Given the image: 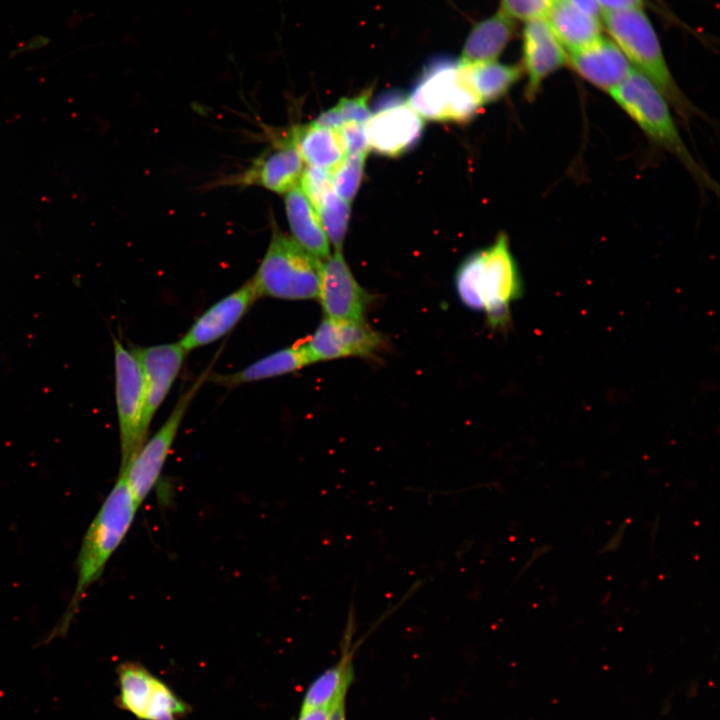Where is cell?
I'll return each instance as SVG.
<instances>
[{
  "label": "cell",
  "instance_id": "1",
  "mask_svg": "<svg viewBox=\"0 0 720 720\" xmlns=\"http://www.w3.org/2000/svg\"><path fill=\"white\" fill-rule=\"evenodd\" d=\"M456 290L466 306L486 314L492 327L507 325L510 305L521 296L523 283L505 234L461 264L456 273Z\"/></svg>",
  "mask_w": 720,
  "mask_h": 720
},
{
  "label": "cell",
  "instance_id": "2",
  "mask_svg": "<svg viewBox=\"0 0 720 720\" xmlns=\"http://www.w3.org/2000/svg\"><path fill=\"white\" fill-rule=\"evenodd\" d=\"M138 504L134 500L123 472L88 527L77 559L74 593L53 635L63 634L90 586L101 576L108 560L128 533Z\"/></svg>",
  "mask_w": 720,
  "mask_h": 720
},
{
  "label": "cell",
  "instance_id": "3",
  "mask_svg": "<svg viewBox=\"0 0 720 720\" xmlns=\"http://www.w3.org/2000/svg\"><path fill=\"white\" fill-rule=\"evenodd\" d=\"M602 19L612 41L633 69L649 79L684 121L696 114L673 79L656 32L642 9L603 12Z\"/></svg>",
  "mask_w": 720,
  "mask_h": 720
},
{
  "label": "cell",
  "instance_id": "4",
  "mask_svg": "<svg viewBox=\"0 0 720 720\" xmlns=\"http://www.w3.org/2000/svg\"><path fill=\"white\" fill-rule=\"evenodd\" d=\"M608 93L650 140L677 158L696 180L710 184L679 132L671 104L649 79L633 69Z\"/></svg>",
  "mask_w": 720,
  "mask_h": 720
},
{
  "label": "cell",
  "instance_id": "5",
  "mask_svg": "<svg viewBox=\"0 0 720 720\" xmlns=\"http://www.w3.org/2000/svg\"><path fill=\"white\" fill-rule=\"evenodd\" d=\"M322 263L293 238L274 231L252 278L258 297L317 299Z\"/></svg>",
  "mask_w": 720,
  "mask_h": 720
},
{
  "label": "cell",
  "instance_id": "6",
  "mask_svg": "<svg viewBox=\"0 0 720 720\" xmlns=\"http://www.w3.org/2000/svg\"><path fill=\"white\" fill-rule=\"evenodd\" d=\"M407 102L422 118L453 122L470 120L483 105L472 88L465 66L452 60L430 64L412 88Z\"/></svg>",
  "mask_w": 720,
  "mask_h": 720
},
{
  "label": "cell",
  "instance_id": "7",
  "mask_svg": "<svg viewBox=\"0 0 720 720\" xmlns=\"http://www.w3.org/2000/svg\"><path fill=\"white\" fill-rule=\"evenodd\" d=\"M114 344L115 396L119 423L121 465L124 468L145 442L141 423L145 404L142 366L132 350L117 338Z\"/></svg>",
  "mask_w": 720,
  "mask_h": 720
},
{
  "label": "cell",
  "instance_id": "8",
  "mask_svg": "<svg viewBox=\"0 0 720 720\" xmlns=\"http://www.w3.org/2000/svg\"><path fill=\"white\" fill-rule=\"evenodd\" d=\"M208 374V372L202 374L180 396L162 426L152 438L143 443L131 461L120 469V472L125 475L129 490L138 506L147 498L159 480L188 407Z\"/></svg>",
  "mask_w": 720,
  "mask_h": 720
},
{
  "label": "cell",
  "instance_id": "9",
  "mask_svg": "<svg viewBox=\"0 0 720 720\" xmlns=\"http://www.w3.org/2000/svg\"><path fill=\"white\" fill-rule=\"evenodd\" d=\"M369 150L397 157L407 152L420 139L423 118L397 95L380 99L375 113L365 122Z\"/></svg>",
  "mask_w": 720,
  "mask_h": 720
},
{
  "label": "cell",
  "instance_id": "10",
  "mask_svg": "<svg viewBox=\"0 0 720 720\" xmlns=\"http://www.w3.org/2000/svg\"><path fill=\"white\" fill-rule=\"evenodd\" d=\"M302 345L313 364L349 356H374L383 349L384 340L364 320L338 321L325 317Z\"/></svg>",
  "mask_w": 720,
  "mask_h": 720
},
{
  "label": "cell",
  "instance_id": "11",
  "mask_svg": "<svg viewBox=\"0 0 720 720\" xmlns=\"http://www.w3.org/2000/svg\"><path fill=\"white\" fill-rule=\"evenodd\" d=\"M319 299L326 318L338 321L364 320L371 297L353 276L341 251L322 263Z\"/></svg>",
  "mask_w": 720,
  "mask_h": 720
},
{
  "label": "cell",
  "instance_id": "12",
  "mask_svg": "<svg viewBox=\"0 0 720 720\" xmlns=\"http://www.w3.org/2000/svg\"><path fill=\"white\" fill-rule=\"evenodd\" d=\"M144 373L145 404L141 434L146 436L151 421L169 394L185 360L187 352L176 343L133 347Z\"/></svg>",
  "mask_w": 720,
  "mask_h": 720
},
{
  "label": "cell",
  "instance_id": "13",
  "mask_svg": "<svg viewBox=\"0 0 720 720\" xmlns=\"http://www.w3.org/2000/svg\"><path fill=\"white\" fill-rule=\"evenodd\" d=\"M258 298L252 279L204 311L178 343L188 353L227 335Z\"/></svg>",
  "mask_w": 720,
  "mask_h": 720
},
{
  "label": "cell",
  "instance_id": "14",
  "mask_svg": "<svg viewBox=\"0 0 720 720\" xmlns=\"http://www.w3.org/2000/svg\"><path fill=\"white\" fill-rule=\"evenodd\" d=\"M567 63V52L545 17L526 22L522 32L521 66L527 75L526 98L534 99L543 82Z\"/></svg>",
  "mask_w": 720,
  "mask_h": 720
},
{
  "label": "cell",
  "instance_id": "15",
  "mask_svg": "<svg viewBox=\"0 0 720 720\" xmlns=\"http://www.w3.org/2000/svg\"><path fill=\"white\" fill-rule=\"evenodd\" d=\"M303 160L288 135L270 152L256 159L237 182L260 185L270 191L287 193L297 187L303 173Z\"/></svg>",
  "mask_w": 720,
  "mask_h": 720
},
{
  "label": "cell",
  "instance_id": "16",
  "mask_svg": "<svg viewBox=\"0 0 720 720\" xmlns=\"http://www.w3.org/2000/svg\"><path fill=\"white\" fill-rule=\"evenodd\" d=\"M567 56V64L580 77L607 93L624 81L633 70L617 45L603 36L588 47Z\"/></svg>",
  "mask_w": 720,
  "mask_h": 720
},
{
  "label": "cell",
  "instance_id": "17",
  "mask_svg": "<svg viewBox=\"0 0 720 720\" xmlns=\"http://www.w3.org/2000/svg\"><path fill=\"white\" fill-rule=\"evenodd\" d=\"M356 629L355 608H349L344 628L341 656L337 664L324 671L309 686L301 707V712L331 706L337 699L346 697L353 680V656L361 641L353 642Z\"/></svg>",
  "mask_w": 720,
  "mask_h": 720
},
{
  "label": "cell",
  "instance_id": "18",
  "mask_svg": "<svg viewBox=\"0 0 720 720\" xmlns=\"http://www.w3.org/2000/svg\"><path fill=\"white\" fill-rule=\"evenodd\" d=\"M310 364L312 363L301 343L272 352L232 373H209L207 380L226 388H234L292 373Z\"/></svg>",
  "mask_w": 720,
  "mask_h": 720
},
{
  "label": "cell",
  "instance_id": "19",
  "mask_svg": "<svg viewBox=\"0 0 720 720\" xmlns=\"http://www.w3.org/2000/svg\"><path fill=\"white\" fill-rule=\"evenodd\" d=\"M545 19L567 54L588 47L602 36L599 18L568 0H552Z\"/></svg>",
  "mask_w": 720,
  "mask_h": 720
},
{
  "label": "cell",
  "instance_id": "20",
  "mask_svg": "<svg viewBox=\"0 0 720 720\" xmlns=\"http://www.w3.org/2000/svg\"><path fill=\"white\" fill-rule=\"evenodd\" d=\"M515 21L501 11L477 22L468 34L459 62L473 65L496 61L512 39Z\"/></svg>",
  "mask_w": 720,
  "mask_h": 720
},
{
  "label": "cell",
  "instance_id": "21",
  "mask_svg": "<svg viewBox=\"0 0 720 720\" xmlns=\"http://www.w3.org/2000/svg\"><path fill=\"white\" fill-rule=\"evenodd\" d=\"M285 209L293 239L314 257L327 259L330 242L316 209L300 187L286 193Z\"/></svg>",
  "mask_w": 720,
  "mask_h": 720
},
{
  "label": "cell",
  "instance_id": "22",
  "mask_svg": "<svg viewBox=\"0 0 720 720\" xmlns=\"http://www.w3.org/2000/svg\"><path fill=\"white\" fill-rule=\"evenodd\" d=\"M289 134L303 162L310 167L332 171L346 156L337 129L311 122L292 128Z\"/></svg>",
  "mask_w": 720,
  "mask_h": 720
},
{
  "label": "cell",
  "instance_id": "23",
  "mask_svg": "<svg viewBox=\"0 0 720 720\" xmlns=\"http://www.w3.org/2000/svg\"><path fill=\"white\" fill-rule=\"evenodd\" d=\"M464 66L472 88L482 104L502 98L523 74L521 66L497 61Z\"/></svg>",
  "mask_w": 720,
  "mask_h": 720
},
{
  "label": "cell",
  "instance_id": "24",
  "mask_svg": "<svg viewBox=\"0 0 720 720\" xmlns=\"http://www.w3.org/2000/svg\"><path fill=\"white\" fill-rule=\"evenodd\" d=\"M121 707L139 719H145L154 682L149 671L136 663H124L118 669Z\"/></svg>",
  "mask_w": 720,
  "mask_h": 720
},
{
  "label": "cell",
  "instance_id": "25",
  "mask_svg": "<svg viewBox=\"0 0 720 720\" xmlns=\"http://www.w3.org/2000/svg\"><path fill=\"white\" fill-rule=\"evenodd\" d=\"M315 209L329 242L336 251H341L350 218V203L331 190Z\"/></svg>",
  "mask_w": 720,
  "mask_h": 720
},
{
  "label": "cell",
  "instance_id": "26",
  "mask_svg": "<svg viewBox=\"0 0 720 720\" xmlns=\"http://www.w3.org/2000/svg\"><path fill=\"white\" fill-rule=\"evenodd\" d=\"M371 92L372 89H367L357 96L340 99L335 106L320 114L314 122L331 129H339L348 123L364 124L372 114L368 107Z\"/></svg>",
  "mask_w": 720,
  "mask_h": 720
},
{
  "label": "cell",
  "instance_id": "27",
  "mask_svg": "<svg viewBox=\"0 0 720 720\" xmlns=\"http://www.w3.org/2000/svg\"><path fill=\"white\" fill-rule=\"evenodd\" d=\"M367 154H347L331 171L334 192L350 203L358 192Z\"/></svg>",
  "mask_w": 720,
  "mask_h": 720
},
{
  "label": "cell",
  "instance_id": "28",
  "mask_svg": "<svg viewBox=\"0 0 720 720\" xmlns=\"http://www.w3.org/2000/svg\"><path fill=\"white\" fill-rule=\"evenodd\" d=\"M185 712V705L158 679L154 682L145 720H176Z\"/></svg>",
  "mask_w": 720,
  "mask_h": 720
},
{
  "label": "cell",
  "instance_id": "29",
  "mask_svg": "<svg viewBox=\"0 0 720 720\" xmlns=\"http://www.w3.org/2000/svg\"><path fill=\"white\" fill-rule=\"evenodd\" d=\"M299 186L314 208L333 190L331 171L308 166L303 170Z\"/></svg>",
  "mask_w": 720,
  "mask_h": 720
},
{
  "label": "cell",
  "instance_id": "30",
  "mask_svg": "<svg viewBox=\"0 0 720 720\" xmlns=\"http://www.w3.org/2000/svg\"><path fill=\"white\" fill-rule=\"evenodd\" d=\"M551 2L552 0H501L499 11L514 21L528 22L544 18Z\"/></svg>",
  "mask_w": 720,
  "mask_h": 720
},
{
  "label": "cell",
  "instance_id": "31",
  "mask_svg": "<svg viewBox=\"0 0 720 720\" xmlns=\"http://www.w3.org/2000/svg\"><path fill=\"white\" fill-rule=\"evenodd\" d=\"M364 124L348 123L337 129L345 147L346 154L368 153L369 146Z\"/></svg>",
  "mask_w": 720,
  "mask_h": 720
},
{
  "label": "cell",
  "instance_id": "32",
  "mask_svg": "<svg viewBox=\"0 0 720 720\" xmlns=\"http://www.w3.org/2000/svg\"><path fill=\"white\" fill-rule=\"evenodd\" d=\"M603 12H616L630 9H642L644 0H596Z\"/></svg>",
  "mask_w": 720,
  "mask_h": 720
},
{
  "label": "cell",
  "instance_id": "33",
  "mask_svg": "<svg viewBox=\"0 0 720 720\" xmlns=\"http://www.w3.org/2000/svg\"><path fill=\"white\" fill-rule=\"evenodd\" d=\"M332 705L301 712L298 720H328Z\"/></svg>",
  "mask_w": 720,
  "mask_h": 720
},
{
  "label": "cell",
  "instance_id": "34",
  "mask_svg": "<svg viewBox=\"0 0 720 720\" xmlns=\"http://www.w3.org/2000/svg\"><path fill=\"white\" fill-rule=\"evenodd\" d=\"M573 5H575L577 8L582 10L583 12L594 16L596 18L600 17L601 10L598 6V3L596 0H568Z\"/></svg>",
  "mask_w": 720,
  "mask_h": 720
},
{
  "label": "cell",
  "instance_id": "35",
  "mask_svg": "<svg viewBox=\"0 0 720 720\" xmlns=\"http://www.w3.org/2000/svg\"><path fill=\"white\" fill-rule=\"evenodd\" d=\"M328 720H346L345 697H341L333 703Z\"/></svg>",
  "mask_w": 720,
  "mask_h": 720
}]
</instances>
